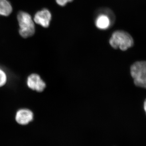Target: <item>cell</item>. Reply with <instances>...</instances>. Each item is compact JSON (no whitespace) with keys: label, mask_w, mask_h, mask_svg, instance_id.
Here are the masks:
<instances>
[{"label":"cell","mask_w":146,"mask_h":146,"mask_svg":"<svg viewBox=\"0 0 146 146\" xmlns=\"http://www.w3.org/2000/svg\"><path fill=\"white\" fill-rule=\"evenodd\" d=\"M73 0H56L57 4L60 6H65L68 3L71 2Z\"/></svg>","instance_id":"30bf717a"},{"label":"cell","mask_w":146,"mask_h":146,"mask_svg":"<svg viewBox=\"0 0 146 146\" xmlns=\"http://www.w3.org/2000/svg\"><path fill=\"white\" fill-rule=\"evenodd\" d=\"M15 118L18 124L22 125H26L34 120V114L30 109L23 108L17 110Z\"/></svg>","instance_id":"52a82bcc"},{"label":"cell","mask_w":146,"mask_h":146,"mask_svg":"<svg viewBox=\"0 0 146 146\" xmlns=\"http://www.w3.org/2000/svg\"><path fill=\"white\" fill-rule=\"evenodd\" d=\"M51 19V13L49 10L44 9L36 12L34 16V21L43 27L47 28L49 26Z\"/></svg>","instance_id":"ba28073f"},{"label":"cell","mask_w":146,"mask_h":146,"mask_svg":"<svg viewBox=\"0 0 146 146\" xmlns=\"http://www.w3.org/2000/svg\"><path fill=\"white\" fill-rule=\"evenodd\" d=\"M12 11V7L7 0H0V16H9Z\"/></svg>","instance_id":"9c48e42d"},{"label":"cell","mask_w":146,"mask_h":146,"mask_svg":"<svg viewBox=\"0 0 146 146\" xmlns=\"http://www.w3.org/2000/svg\"><path fill=\"white\" fill-rule=\"evenodd\" d=\"M115 21V16L112 11L108 9H103L97 13L95 25L99 29L105 30L112 26Z\"/></svg>","instance_id":"277c9868"},{"label":"cell","mask_w":146,"mask_h":146,"mask_svg":"<svg viewBox=\"0 0 146 146\" xmlns=\"http://www.w3.org/2000/svg\"><path fill=\"white\" fill-rule=\"evenodd\" d=\"M18 79L15 74L4 65L0 64V88L5 85L13 86L14 83Z\"/></svg>","instance_id":"8992f818"},{"label":"cell","mask_w":146,"mask_h":146,"mask_svg":"<svg viewBox=\"0 0 146 146\" xmlns=\"http://www.w3.org/2000/svg\"><path fill=\"white\" fill-rule=\"evenodd\" d=\"M19 24V33L23 38L32 36L35 33V27L31 16L28 13L20 11L17 16Z\"/></svg>","instance_id":"7a4b0ae2"},{"label":"cell","mask_w":146,"mask_h":146,"mask_svg":"<svg viewBox=\"0 0 146 146\" xmlns=\"http://www.w3.org/2000/svg\"><path fill=\"white\" fill-rule=\"evenodd\" d=\"M144 109H145V112L146 113V100H145V102H144Z\"/></svg>","instance_id":"8fae6325"},{"label":"cell","mask_w":146,"mask_h":146,"mask_svg":"<svg viewBox=\"0 0 146 146\" xmlns=\"http://www.w3.org/2000/svg\"><path fill=\"white\" fill-rule=\"evenodd\" d=\"M26 83L29 89L38 93L43 92L46 86V82L39 75L36 73L29 75L26 79Z\"/></svg>","instance_id":"5b68a950"},{"label":"cell","mask_w":146,"mask_h":146,"mask_svg":"<svg viewBox=\"0 0 146 146\" xmlns=\"http://www.w3.org/2000/svg\"><path fill=\"white\" fill-rule=\"evenodd\" d=\"M131 74L136 86L146 89V61H138L131 67Z\"/></svg>","instance_id":"3957f363"},{"label":"cell","mask_w":146,"mask_h":146,"mask_svg":"<svg viewBox=\"0 0 146 146\" xmlns=\"http://www.w3.org/2000/svg\"><path fill=\"white\" fill-rule=\"evenodd\" d=\"M109 43L113 48L125 51L133 46L134 41L133 37L128 33L118 30L113 33L110 39Z\"/></svg>","instance_id":"6da1fadb"}]
</instances>
